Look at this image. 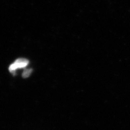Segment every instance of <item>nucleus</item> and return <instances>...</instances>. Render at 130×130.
Instances as JSON below:
<instances>
[{"instance_id":"f03ea898","label":"nucleus","mask_w":130,"mask_h":130,"mask_svg":"<svg viewBox=\"0 0 130 130\" xmlns=\"http://www.w3.org/2000/svg\"><path fill=\"white\" fill-rule=\"evenodd\" d=\"M32 70L31 69H24V70L23 72L22 77L24 78H27L29 77L31 73Z\"/></svg>"},{"instance_id":"f257e3e1","label":"nucleus","mask_w":130,"mask_h":130,"mask_svg":"<svg viewBox=\"0 0 130 130\" xmlns=\"http://www.w3.org/2000/svg\"><path fill=\"white\" fill-rule=\"evenodd\" d=\"M28 64H29V61L28 60L23 58L18 59L10 65L9 71L11 74L14 75L16 70L19 69L24 68L28 66Z\"/></svg>"}]
</instances>
